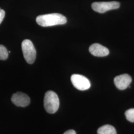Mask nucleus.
I'll return each instance as SVG.
<instances>
[{"label": "nucleus", "mask_w": 134, "mask_h": 134, "mask_svg": "<svg viewBox=\"0 0 134 134\" xmlns=\"http://www.w3.org/2000/svg\"><path fill=\"white\" fill-rule=\"evenodd\" d=\"M36 21L41 26L48 27L65 24L67 19L62 14L53 13L39 15L36 18Z\"/></svg>", "instance_id": "f257e3e1"}, {"label": "nucleus", "mask_w": 134, "mask_h": 134, "mask_svg": "<svg viewBox=\"0 0 134 134\" xmlns=\"http://www.w3.org/2000/svg\"><path fill=\"white\" fill-rule=\"evenodd\" d=\"M60 105L59 99L57 94L53 91H48L45 94L44 106L45 110L50 114L56 113Z\"/></svg>", "instance_id": "f03ea898"}, {"label": "nucleus", "mask_w": 134, "mask_h": 134, "mask_svg": "<svg viewBox=\"0 0 134 134\" xmlns=\"http://www.w3.org/2000/svg\"><path fill=\"white\" fill-rule=\"evenodd\" d=\"M21 48L26 62L29 64H33L36 59V51L31 41L25 39L21 43Z\"/></svg>", "instance_id": "7ed1b4c3"}, {"label": "nucleus", "mask_w": 134, "mask_h": 134, "mask_svg": "<svg viewBox=\"0 0 134 134\" xmlns=\"http://www.w3.org/2000/svg\"><path fill=\"white\" fill-rule=\"evenodd\" d=\"M120 3L118 2H94L92 4V9L99 13H104L110 10H115L119 8Z\"/></svg>", "instance_id": "20e7f679"}, {"label": "nucleus", "mask_w": 134, "mask_h": 134, "mask_svg": "<svg viewBox=\"0 0 134 134\" xmlns=\"http://www.w3.org/2000/svg\"><path fill=\"white\" fill-rule=\"evenodd\" d=\"M71 80L73 86L80 91H86L89 89L91 86L90 81L86 77L81 75H72Z\"/></svg>", "instance_id": "39448f33"}, {"label": "nucleus", "mask_w": 134, "mask_h": 134, "mask_svg": "<svg viewBox=\"0 0 134 134\" xmlns=\"http://www.w3.org/2000/svg\"><path fill=\"white\" fill-rule=\"evenodd\" d=\"M11 100L15 105L22 107L29 105L30 102L29 96L21 92H18L13 94Z\"/></svg>", "instance_id": "423d86ee"}, {"label": "nucleus", "mask_w": 134, "mask_h": 134, "mask_svg": "<svg viewBox=\"0 0 134 134\" xmlns=\"http://www.w3.org/2000/svg\"><path fill=\"white\" fill-rule=\"evenodd\" d=\"M132 81V77L129 75L123 74L115 77L114 82L117 88L120 90H124L129 87Z\"/></svg>", "instance_id": "0eeeda50"}, {"label": "nucleus", "mask_w": 134, "mask_h": 134, "mask_svg": "<svg viewBox=\"0 0 134 134\" xmlns=\"http://www.w3.org/2000/svg\"><path fill=\"white\" fill-rule=\"evenodd\" d=\"M89 51L92 55L96 57H105L109 54L107 48L98 43L92 44L89 48Z\"/></svg>", "instance_id": "6e6552de"}, {"label": "nucleus", "mask_w": 134, "mask_h": 134, "mask_svg": "<svg viewBox=\"0 0 134 134\" xmlns=\"http://www.w3.org/2000/svg\"><path fill=\"white\" fill-rule=\"evenodd\" d=\"M98 134H117L114 127L109 125H105L101 126L97 130Z\"/></svg>", "instance_id": "1a4fd4ad"}, {"label": "nucleus", "mask_w": 134, "mask_h": 134, "mask_svg": "<svg viewBox=\"0 0 134 134\" xmlns=\"http://www.w3.org/2000/svg\"><path fill=\"white\" fill-rule=\"evenodd\" d=\"M9 56V52L4 46L0 45V60H5Z\"/></svg>", "instance_id": "9d476101"}, {"label": "nucleus", "mask_w": 134, "mask_h": 134, "mask_svg": "<svg viewBox=\"0 0 134 134\" xmlns=\"http://www.w3.org/2000/svg\"><path fill=\"white\" fill-rule=\"evenodd\" d=\"M126 119L131 122H134V108H131L125 112Z\"/></svg>", "instance_id": "9b49d317"}, {"label": "nucleus", "mask_w": 134, "mask_h": 134, "mask_svg": "<svg viewBox=\"0 0 134 134\" xmlns=\"http://www.w3.org/2000/svg\"><path fill=\"white\" fill-rule=\"evenodd\" d=\"M5 16V12L3 10L0 9V24L3 21Z\"/></svg>", "instance_id": "f8f14e48"}, {"label": "nucleus", "mask_w": 134, "mask_h": 134, "mask_svg": "<svg viewBox=\"0 0 134 134\" xmlns=\"http://www.w3.org/2000/svg\"><path fill=\"white\" fill-rule=\"evenodd\" d=\"M63 134H77L74 130H69L65 132Z\"/></svg>", "instance_id": "ddd939ff"}]
</instances>
